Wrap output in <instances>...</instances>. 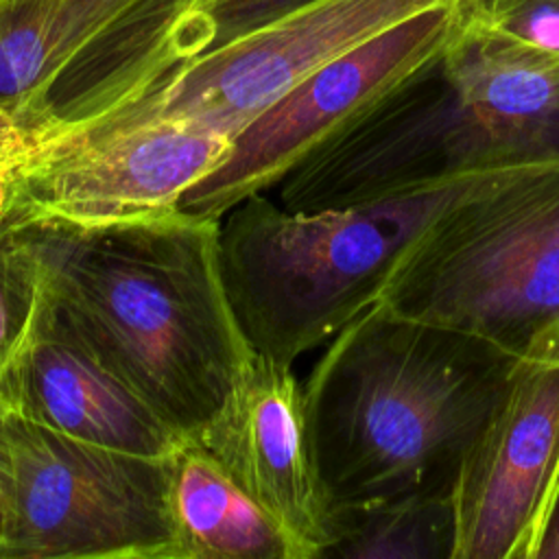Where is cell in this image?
Segmentation results:
<instances>
[{
    "instance_id": "cell-8",
    "label": "cell",
    "mask_w": 559,
    "mask_h": 559,
    "mask_svg": "<svg viewBox=\"0 0 559 559\" xmlns=\"http://www.w3.org/2000/svg\"><path fill=\"white\" fill-rule=\"evenodd\" d=\"M463 22V0L428 7L317 68L231 138L227 157L179 201L223 218L280 183L312 148L400 83L435 63Z\"/></svg>"
},
{
    "instance_id": "cell-21",
    "label": "cell",
    "mask_w": 559,
    "mask_h": 559,
    "mask_svg": "<svg viewBox=\"0 0 559 559\" xmlns=\"http://www.w3.org/2000/svg\"><path fill=\"white\" fill-rule=\"evenodd\" d=\"M15 190L11 183V177L7 173V168L0 166V221L7 218L13 210H15Z\"/></svg>"
},
{
    "instance_id": "cell-1",
    "label": "cell",
    "mask_w": 559,
    "mask_h": 559,
    "mask_svg": "<svg viewBox=\"0 0 559 559\" xmlns=\"http://www.w3.org/2000/svg\"><path fill=\"white\" fill-rule=\"evenodd\" d=\"M26 218L55 310L186 441H201L253 356L223 280L221 218L181 207Z\"/></svg>"
},
{
    "instance_id": "cell-13",
    "label": "cell",
    "mask_w": 559,
    "mask_h": 559,
    "mask_svg": "<svg viewBox=\"0 0 559 559\" xmlns=\"http://www.w3.org/2000/svg\"><path fill=\"white\" fill-rule=\"evenodd\" d=\"M135 2L0 0V164L50 133L70 68Z\"/></svg>"
},
{
    "instance_id": "cell-10",
    "label": "cell",
    "mask_w": 559,
    "mask_h": 559,
    "mask_svg": "<svg viewBox=\"0 0 559 559\" xmlns=\"http://www.w3.org/2000/svg\"><path fill=\"white\" fill-rule=\"evenodd\" d=\"M231 140L177 122L55 140L0 164L26 216L118 221L179 207L229 153Z\"/></svg>"
},
{
    "instance_id": "cell-18",
    "label": "cell",
    "mask_w": 559,
    "mask_h": 559,
    "mask_svg": "<svg viewBox=\"0 0 559 559\" xmlns=\"http://www.w3.org/2000/svg\"><path fill=\"white\" fill-rule=\"evenodd\" d=\"M467 20L559 55V0H463Z\"/></svg>"
},
{
    "instance_id": "cell-14",
    "label": "cell",
    "mask_w": 559,
    "mask_h": 559,
    "mask_svg": "<svg viewBox=\"0 0 559 559\" xmlns=\"http://www.w3.org/2000/svg\"><path fill=\"white\" fill-rule=\"evenodd\" d=\"M177 559H301L280 522L201 443L170 456Z\"/></svg>"
},
{
    "instance_id": "cell-7",
    "label": "cell",
    "mask_w": 559,
    "mask_h": 559,
    "mask_svg": "<svg viewBox=\"0 0 559 559\" xmlns=\"http://www.w3.org/2000/svg\"><path fill=\"white\" fill-rule=\"evenodd\" d=\"M443 2L450 0H310L166 70L131 98L48 142L151 122L188 124L231 140L323 63Z\"/></svg>"
},
{
    "instance_id": "cell-12",
    "label": "cell",
    "mask_w": 559,
    "mask_h": 559,
    "mask_svg": "<svg viewBox=\"0 0 559 559\" xmlns=\"http://www.w3.org/2000/svg\"><path fill=\"white\" fill-rule=\"evenodd\" d=\"M2 393L17 415L92 445L166 459L186 441L83 343L50 295Z\"/></svg>"
},
{
    "instance_id": "cell-17",
    "label": "cell",
    "mask_w": 559,
    "mask_h": 559,
    "mask_svg": "<svg viewBox=\"0 0 559 559\" xmlns=\"http://www.w3.org/2000/svg\"><path fill=\"white\" fill-rule=\"evenodd\" d=\"M306 2L310 0H197L173 33V68L221 48Z\"/></svg>"
},
{
    "instance_id": "cell-16",
    "label": "cell",
    "mask_w": 559,
    "mask_h": 559,
    "mask_svg": "<svg viewBox=\"0 0 559 559\" xmlns=\"http://www.w3.org/2000/svg\"><path fill=\"white\" fill-rule=\"evenodd\" d=\"M48 306L41 253L20 205L0 221V391Z\"/></svg>"
},
{
    "instance_id": "cell-11",
    "label": "cell",
    "mask_w": 559,
    "mask_h": 559,
    "mask_svg": "<svg viewBox=\"0 0 559 559\" xmlns=\"http://www.w3.org/2000/svg\"><path fill=\"white\" fill-rule=\"evenodd\" d=\"M295 542L301 559L325 557L332 511L308 437L304 384L293 365L253 354L201 441Z\"/></svg>"
},
{
    "instance_id": "cell-2",
    "label": "cell",
    "mask_w": 559,
    "mask_h": 559,
    "mask_svg": "<svg viewBox=\"0 0 559 559\" xmlns=\"http://www.w3.org/2000/svg\"><path fill=\"white\" fill-rule=\"evenodd\" d=\"M522 358L376 301L304 382L308 437L330 511L454 489Z\"/></svg>"
},
{
    "instance_id": "cell-19",
    "label": "cell",
    "mask_w": 559,
    "mask_h": 559,
    "mask_svg": "<svg viewBox=\"0 0 559 559\" xmlns=\"http://www.w3.org/2000/svg\"><path fill=\"white\" fill-rule=\"evenodd\" d=\"M13 417L15 408L0 391V524L4 520L15 472V445H13Z\"/></svg>"
},
{
    "instance_id": "cell-6",
    "label": "cell",
    "mask_w": 559,
    "mask_h": 559,
    "mask_svg": "<svg viewBox=\"0 0 559 559\" xmlns=\"http://www.w3.org/2000/svg\"><path fill=\"white\" fill-rule=\"evenodd\" d=\"M0 559H177L170 456L92 445L15 413Z\"/></svg>"
},
{
    "instance_id": "cell-20",
    "label": "cell",
    "mask_w": 559,
    "mask_h": 559,
    "mask_svg": "<svg viewBox=\"0 0 559 559\" xmlns=\"http://www.w3.org/2000/svg\"><path fill=\"white\" fill-rule=\"evenodd\" d=\"M531 559H559V480L544 511Z\"/></svg>"
},
{
    "instance_id": "cell-9",
    "label": "cell",
    "mask_w": 559,
    "mask_h": 559,
    "mask_svg": "<svg viewBox=\"0 0 559 559\" xmlns=\"http://www.w3.org/2000/svg\"><path fill=\"white\" fill-rule=\"evenodd\" d=\"M557 480L559 325L522 358L459 469L454 559H531Z\"/></svg>"
},
{
    "instance_id": "cell-4",
    "label": "cell",
    "mask_w": 559,
    "mask_h": 559,
    "mask_svg": "<svg viewBox=\"0 0 559 559\" xmlns=\"http://www.w3.org/2000/svg\"><path fill=\"white\" fill-rule=\"evenodd\" d=\"M489 175L341 210L290 212L262 192L236 203L221 218V269L253 354L293 365L338 334L380 301L432 218Z\"/></svg>"
},
{
    "instance_id": "cell-3",
    "label": "cell",
    "mask_w": 559,
    "mask_h": 559,
    "mask_svg": "<svg viewBox=\"0 0 559 559\" xmlns=\"http://www.w3.org/2000/svg\"><path fill=\"white\" fill-rule=\"evenodd\" d=\"M559 164V55L467 20L443 55L312 148L290 212L341 210L496 170Z\"/></svg>"
},
{
    "instance_id": "cell-5",
    "label": "cell",
    "mask_w": 559,
    "mask_h": 559,
    "mask_svg": "<svg viewBox=\"0 0 559 559\" xmlns=\"http://www.w3.org/2000/svg\"><path fill=\"white\" fill-rule=\"evenodd\" d=\"M380 304L524 358L559 325V164L493 173L450 203Z\"/></svg>"
},
{
    "instance_id": "cell-15",
    "label": "cell",
    "mask_w": 559,
    "mask_h": 559,
    "mask_svg": "<svg viewBox=\"0 0 559 559\" xmlns=\"http://www.w3.org/2000/svg\"><path fill=\"white\" fill-rule=\"evenodd\" d=\"M325 557L454 559L459 520L454 489L415 491L332 513Z\"/></svg>"
}]
</instances>
